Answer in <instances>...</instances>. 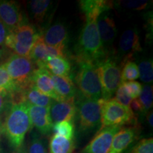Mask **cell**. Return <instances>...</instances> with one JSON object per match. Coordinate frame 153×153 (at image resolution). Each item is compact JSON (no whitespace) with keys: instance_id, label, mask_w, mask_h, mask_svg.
I'll list each match as a JSON object with an SVG mask.
<instances>
[{"instance_id":"6da1fadb","label":"cell","mask_w":153,"mask_h":153,"mask_svg":"<svg viewBox=\"0 0 153 153\" xmlns=\"http://www.w3.org/2000/svg\"><path fill=\"white\" fill-rule=\"evenodd\" d=\"M85 22L76 46V60H85L97 64L104 60L106 51L99 36L97 15H85Z\"/></svg>"},{"instance_id":"7a4b0ae2","label":"cell","mask_w":153,"mask_h":153,"mask_svg":"<svg viewBox=\"0 0 153 153\" xmlns=\"http://www.w3.org/2000/svg\"><path fill=\"white\" fill-rule=\"evenodd\" d=\"M32 127L27 103L20 102L11 106L1 131L11 146L17 149L23 145L25 135Z\"/></svg>"},{"instance_id":"3957f363","label":"cell","mask_w":153,"mask_h":153,"mask_svg":"<svg viewBox=\"0 0 153 153\" xmlns=\"http://www.w3.org/2000/svg\"><path fill=\"white\" fill-rule=\"evenodd\" d=\"M79 65L76 82L85 98L98 101L101 99V84L97 64L85 60H76Z\"/></svg>"},{"instance_id":"277c9868","label":"cell","mask_w":153,"mask_h":153,"mask_svg":"<svg viewBox=\"0 0 153 153\" xmlns=\"http://www.w3.org/2000/svg\"><path fill=\"white\" fill-rule=\"evenodd\" d=\"M101 110V129L113 126L135 123L136 118L130 107L120 104L114 99L98 100Z\"/></svg>"},{"instance_id":"5b68a950","label":"cell","mask_w":153,"mask_h":153,"mask_svg":"<svg viewBox=\"0 0 153 153\" xmlns=\"http://www.w3.org/2000/svg\"><path fill=\"white\" fill-rule=\"evenodd\" d=\"M39 33L33 26L25 24L9 31L4 45L12 50L14 54L29 57L30 51Z\"/></svg>"},{"instance_id":"8992f818","label":"cell","mask_w":153,"mask_h":153,"mask_svg":"<svg viewBox=\"0 0 153 153\" xmlns=\"http://www.w3.org/2000/svg\"><path fill=\"white\" fill-rule=\"evenodd\" d=\"M97 66L101 84V99H111L121 84V70L116 61L109 57L99 62Z\"/></svg>"},{"instance_id":"52a82bcc","label":"cell","mask_w":153,"mask_h":153,"mask_svg":"<svg viewBox=\"0 0 153 153\" xmlns=\"http://www.w3.org/2000/svg\"><path fill=\"white\" fill-rule=\"evenodd\" d=\"M9 76L20 89L32 83V76L36 65L28 57L13 54L4 63Z\"/></svg>"},{"instance_id":"ba28073f","label":"cell","mask_w":153,"mask_h":153,"mask_svg":"<svg viewBox=\"0 0 153 153\" xmlns=\"http://www.w3.org/2000/svg\"><path fill=\"white\" fill-rule=\"evenodd\" d=\"M79 118V131L89 132L101 124V110L98 101L81 98L76 106Z\"/></svg>"},{"instance_id":"9c48e42d","label":"cell","mask_w":153,"mask_h":153,"mask_svg":"<svg viewBox=\"0 0 153 153\" xmlns=\"http://www.w3.org/2000/svg\"><path fill=\"white\" fill-rule=\"evenodd\" d=\"M123 126H113L100 129L81 153H108L113 139Z\"/></svg>"},{"instance_id":"30bf717a","label":"cell","mask_w":153,"mask_h":153,"mask_svg":"<svg viewBox=\"0 0 153 153\" xmlns=\"http://www.w3.org/2000/svg\"><path fill=\"white\" fill-rule=\"evenodd\" d=\"M0 22L9 31L26 24L18 3L14 1L0 0Z\"/></svg>"},{"instance_id":"8fae6325","label":"cell","mask_w":153,"mask_h":153,"mask_svg":"<svg viewBox=\"0 0 153 153\" xmlns=\"http://www.w3.org/2000/svg\"><path fill=\"white\" fill-rule=\"evenodd\" d=\"M28 114L32 126L42 135H48L52 131L53 123L50 116V108L28 104Z\"/></svg>"},{"instance_id":"7c38bea8","label":"cell","mask_w":153,"mask_h":153,"mask_svg":"<svg viewBox=\"0 0 153 153\" xmlns=\"http://www.w3.org/2000/svg\"><path fill=\"white\" fill-rule=\"evenodd\" d=\"M76 114L74 98L57 101H54L50 107V116L53 123L64 120H72Z\"/></svg>"},{"instance_id":"4fadbf2b","label":"cell","mask_w":153,"mask_h":153,"mask_svg":"<svg viewBox=\"0 0 153 153\" xmlns=\"http://www.w3.org/2000/svg\"><path fill=\"white\" fill-rule=\"evenodd\" d=\"M142 51L138 32L134 28L126 30L122 33L119 41L120 55H124L123 62L130 60L135 53Z\"/></svg>"},{"instance_id":"5bb4252c","label":"cell","mask_w":153,"mask_h":153,"mask_svg":"<svg viewBox=\"0 0 153 153\" xmlns=\"http://www.w3.org/2000/svg\"><path fill=\"white\" fill-rule=\"evenodd\" d=\"M32 82L40 92L53 100L61 101L55 92L51 79V74L45 68H36L32 76Z\"/></svg>"},{"instance_id":"9a60e30c","label":"cell","mask_w":153,"mask_h":153,"mask_svg":"<svg viewBox=\"0 0 153 153\" xmlns=\"http://www.w3.org/2000/svg\"><path fill=\"white\" fill-rule=\"evenodd\" d=\"M97 26L101 43L105 50L114 43L116 35V24L114 19L107 14V11H104L97 19Z\"/></svg>"},{"instance_id":"2e32d148","label":"cell","mask_w":153,"mask_h":153,"mask_svg":"<svg viewBox=\"0 0 153 153\" xmlns=\"http://www.w3.org/2000/svg\"><path fill=\"white\" fill-rule=\"evenodd\" d=\"M136 126L122 127L113 139L108 153H123L137 135Z\"/></svg>"},{"instance_id":"e0dca14e","label":"cell","mask_w":153,"mask_h":153,"mask_svg":"<svg viewBox=\"0 0 153 153\" xmlns=\"http://www.w3.org/2000/svg\"><path fill=\"white\" fill-rule=\"evenodd\" d=\"M43 40L47 45L65 48L68 40L66 26L60 22H55L43 33Z\"/></svg>"},{"instance_id":"ac0fdd59","label":"cell","mask_w":153,"mask_h":153,"mask_svg":"<svg viewBox=\"0 0 153 153\" xmlns=\"http://www.w3.org/2000/svg\"><path fill=\"white\" fill-rule=\"evenodd\" d=\"M20 96L22 102H26L34 106L46 108H50L55 101L48 96L40 92L33 82L24 89H21Z\"/></svg>"},{"instance_id":"d6986e66","label":"cell","mask_w":153,"mask_h":153,"mask_svg":"<svg viewBox=\"0 0 153 153\" xmlns=\"http://www.w3.org/2000/svg\"><path fill=\"white\" fill-rule=\"evenodd\" d=\"M51 79L55 92L61 101L74 98L76 89L70 76H60L51 74Z\"/></svg>"},{"instance_id":"ffe728a7","label":"cell","mask_w":153,"mask_h":153,"mask_svg":"<svg viewBox=\"0 0 153 153\" xmlns=\"http://www.w3.org/2000/svg\"><path fill=\"white\" fill-rule=\"evenodd\" d=\"M46 46L47 45L43 40V33H40L29 55L30 59L35 63L37 68H44L45 62L48 61Z\"/></svg>"},{"instance_id":"44dd1931","label":"cell","mask_w":153,"mask_h":153,"mask_svg":"<svg viewBox=\"0 0 153 153\" xmlns=\"http://www.w3.org/2000/svg\"><path fill=\"white\" fill-rule=\"evenodd\" d=\"M51 74L60 76H70L71 64L66 57H55L48 60L44 66Z\"/></svg>"},{"instance_id":"7402d4cb","label":"cell","mask_w":153,"mask_h":153,"mask_svg":"<svg viewBox=\"0 0 153 153\" xmlns=\"http://www.w3.org/2000/svg\"><path fill=\"white\" fill-rule=\"evenodd\" d=\"M52 1L49 0H31L28 2V9L34 22L41 25L45 21Z\"/></svg>"},{"instance_id":"603a6c76","label":"cell","mask_w":153,"mask_h":153,"mask_svg":"<svg viewBox=\"0 0 153 153\" xmlns=\"http://www.w3.org/2000/svg\"><path fill=\"white\" fill-rule=\"evenodd\" d=\"M111 2L102 0H82L79 1V7L84 15L99 16L111 9Z\"/></svg>"},{"instance_id":"cb8c5ba5","label":"cell","mask_w":153,"mask_h":153,"mask_svg":"<svg viewBox=\"0 0 153 153\" xmlns=\"http://www.w3.org/2000/svg\"><path fill=\"white\" fill-rule=\"evenodd\" d=\"M20 90V88L9 76L4 64L0 65V94L11 99Z\"/></svg>"},{"instance_id":"d4e9b609","label":"cell","mask_w":153,"mask_h":153,"mask_svg":"<svg viewBox=\"0 0 153 153\" xmlns=\"http://www.w3.org/2000/svg\"><path fill=\"white\" fill-rule=\"evenodd\" d=\"M74 149L73 139L53 135L50 140L49 153H72Z\"/></svg>"},{"instance_id":"484cf974","label":"cell","mask_w":153,"mask_h":153,"mask_svg":"<svg viewBox=\"0 0 153 153\" xmlns=\"http://www.w3.org/2000/svg\"><path fill=\"white\" fill-rule=\"evenodd\" d=\"M52 130L54 135H60L68 139H73L74 135V125L72 120H64L54 123Z\"/></svg>"},{"instance_id":"4316f807","label":"cell","mask_w":153,"mask_h":153,"mask_svg":"<svg viewBox=\"0 0 153 153\" xmlns=\"http://www.w3.org/2000/svg\"><path fill=\"white\" fill-rule=\"evenodd\" d=\"M121 71V82L134 81L139 78L138 66L134 61L126 60L123 62Z\"/></svg>"},{"instance_id":"83f0119b","label":"cell","mask_w":153,"mask_h":153,"mask_svg":"<svg viewBox=\"0 0 153 153\" xmlns=\"http://www.w3.org/2000/svg\"><path fill=\"white\" fill-rule=\"evenodd\" d=\"M139 77L145 83H151L153 80V64L152 60H145L139 64Z\"/></svg>"},{"instance_id":"f1b7e54d","label":"cell","mask_w":153,"mask_h":153,"mask_svg":"<svg viewBox=\"0 0 153 153\" xmlns=\"http://www.w3.org/2000/svg\"><path fill=\"white\" fill-rule=\"evenodd\" d=\"M138 100L142 105L143 113L149 111L152 107L153 93L152 86L148 85L143 86Z\"/></svg>"},{"instance_id":"f546056e","label":"cell","mask_w":153,"mask_h":153,"mask_svg":"<svg viewBox=\"0 0 153 153\" xmlns=\"http://www.w3.org/2000/svg\"><path fill=\"white\" fill-rule=\"evenodd\" d=\"M121 84L132 99L138 98L143 89L140 83L136 81H129L121 82Z\"/></svg>"},{"instance_id":"4dcf8cb0","label":"cell","mask_w":153,"mask_h":153,"mask_svg":"<svg viewBox=\"0 0 153 153\" xmlns=\"http://www.w3.org/2000/svg\"><path fill=\"white\" fill-rule=\"evenodd\" d=\"M27 151L28 153H47L43 140L36 135H33Z\"/></svg>"},{"instance_id":"1f68e13d","label":"cell","mask_w":153,"mask_h":153,"mask_svg":"<svg viewBox=\"0 0 153 153\" xmlns=\"http://www.w3.org/2000/svg\"><path fill=\"white\" fill-rule=\"evenodd\" d=\"M131 153H153V140L152 137L143 139L134 147Z\"/></svg>"},{"instance_id":"d6a6232c","label":"cell","mask_w":153,"mask_h":153,"mask_svg":"<svg viewBox=\"0 0 153 153\" xmlns=\"http://www.w3.org/2000/svg\"><path fill=\"white\" fill-rule=\"evenodd\" d=\"M115 94H116V97L114 98L115 100L117 101L118 103L123 105V106L129 107L132 99L127 91H126L123 86L122 85V84H120L119 87L118 88Z\"/></svg>"},{"instance_id":"836d02e7","label":"cell","mask_w":153,"mask_h":153,"mask_svg":"<svg viewBox=\"0 0 153 153\" xmlns=\"http://www.w3.org/2000/svg\"><path fill=\"white\" fill-rule=\"evenodd\" d=\"M148 1H122L119 4L124 9L133 11H140L145 9L148 7Z\"/></svg>"},{"instance_id":"e575fe53","label":"cell","mask_w":153,"mask_h":153,"mask_svg":"<svg viewBox=\"0 0 153 153\" xmlns=\"http://www.w3.org/2000/svg\"><path fill=\"white\" fill-rule=\"evenodd\" d=\"M130 108L131 110L134 112H137V113H143V107L142 105H141L140 102L138 100V99H135L131 101V104H130Z\"/></svg>"},{"instance_id":"d590c367","label":"cell","mask_w":153,"mask_h":153,"mask_svg":"<svg viewBox=\"0 0 153 153\" xmlns=\"http://www.w3.org/2000/svg\"><path fill=\"white\" fill-rule=\"evenodd\" d=\"M9 33V30L4 25L0 22V48H3L4 45V42L6 37Z\"/></svg>"},{"instance_id":"8d00e7d4","label":"cell","mask_w":153,"mask_h":153,"mask_svg":"<svg viewBox=\"0 0 153 153\" xmlns=\"http://www.w3.org/2000/svg\"><path fill=\"white\" fill-rule=\"evenodd\" d=\"M8 98L9 97L0 94V116L6 111L7 104H8Z\"/></svg>"},{"instance_id":"74e56055","label":"cell","mask_w":153,"mask_h":153,"mask_svg":"<svg viewBox=\"0 0 153 153\" xmlns=\"http://www.w3.org/2000/svg\"><path fill=\"white\" fill-rule=\"evenodd\" d=\"M14 153H28V151L26 147L23 144L20 148L16 149V151Z\"/></svg>"},{"instance_id":"f35d334b","label":"cell","mask_w":153,"mask_h":153,"mask_svg":"<svg viewBox=\"0 0 153 153\" xmlns=\"http://www.w3.org/2000/svg\"><path fill=\"white\" fill-rule=\"evenodd\" d=\"M152 111H149L148 114V121L149 123V125H150V127H152L153 123H152Z\"/></svg>"},{"instance_id":"ab89813d","label":"cell","mask_w":153,"mask_h":153,"mask_svg":"<svg viewBox=\"0 0 153 153\" xmlns=\"http://www.w3.org/2000/svg\"><path fill=\"white\" fill-rule=\"evenodd\" d=\"M4 55V49L0 48V61L3 58Z\"/></svg>"},{"instance_id":"60d3db41","label":"cell","mask_w":153,"mask_h":153,"mask_svg":"<svg viewBox=\"0 0 153 153\" xmlns=\"http://www.w3.org/2000/svg\"><path fill=\"white\" fill-rule=\"evenodd\" d=\"M1 126H0V140H1Z\"/></svg>"},{"instance_id":"b9f144b4","label":"cell","mask_w":153,"mask_h":153,"mask_svg":"<svg viewBox=\"0 0 153 153\" xmlns=\"http://www.w3.org/2000/svg\"><path fill=\"white\" fill-rule=\"evenodd\" d=\"M0 153H3V150H2V149H1V146H0Z\"/></svg>"}]
</instances>
